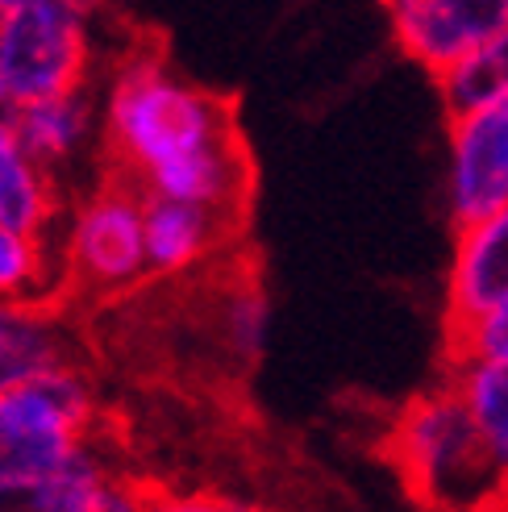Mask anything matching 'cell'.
I'll return each mask as SVG.
<instances>
[{
	"label": "cell",
	"mask_w": 508,
	"mask_h": 512,
	"mask_svg": "<svg viewBox=\"0 0 508 512\" xmlns=\"http://www.w3.org/2000/svg\"><path fill=\"white\" fill-rule=\"evenodd\" d=\"M117 179L142 196L184 200L238 221L254 171L234 105L175 75L155 46L130 50L100 105Z\"/></svg>",
	"instance_id": "1"
},
{
	"label": "cell",
	"mask_w": 508,
	"mask_h": 512,
	"mask_svg": "<svg viewBox=\"0 0 508 512\" xmlns=\"http://www.w3.org/2000/svg\"><path fill=\"white\" fill-rule=\"evenodd\" d=\"M388 458L425 512H508V475L450 383L392 417Z\"/></svg>",
	"instance_id": "2"
},
{
	"label": "cell",
	"mask_w": 508,
	"mask_h": 512,
	"mask_svg": "<svg viewBox=\"0 0 508 512\" xmlns=\"http://www.w3.org/2000/svg\"><path fill=\"white\" fill-rule=\"evenodd\" d=\"M92 9L80 0H9L0 21V75L9 88V113L88 92L96 59Z\"/></svg>",
	"instance_id": "3"
},
{
	"label": "cell",
	"mask_w": 508,
	"mask_h": 512,
	"mask_svg": "<svg viewBox=\"0 0 508 512\" xmlns=\"http://www.w3.org/2000/svg\"><path fill=\"white\" fill-rule=\"evenodd\" d=\"M96 388L67 363L0 396V483L63 471L96 442Z\"/></svg>",
	"instance_id": "4"
},
{
	"label": "cell",
	"mask_w": 508,
	"mask_h": 512,
	"mask_svg": "<svg viewBox=\"0 0 508 512\" xmlns=\"http://www.w3.org/2000/svg\"><path fill=\"white\" fill-rule=\"evenodd\" d=\"M63 259L75 284L96 296H117L138 288L150 275L142 192L130 188L125 179H109L92 196H84L67 221Z\"/></svg>",
	"instance_id": "5"
},
{
	"label": "cell",
	"mask_w": 508,
	"mask_h": 512,
	"mask_svg": "<svg viewBox=\"0 0 508 512\" xmlns=\"http://www.w3.org/2000/svg\"><path fill=\"white\" fill-rule=\"evenodd\" d=\"M384 17L400 55L442 80L508 30V0H388Z\"/></svg>",
	"instance_id": "6"
},
{
	"label": "cell",
	"mask_w": 508,
	"mask_h": 512,
	"mask_svg": "<svg viewBox=\"0 0 508 512\" xmlns=\"http://www.w3.org/2000/svg\"><path fill=\"white\" fill-rule=\"evenodd\" d=\"M508 204V96L454 113L446 125V213L459 225Z\"/></svg>",
	"instance_id": "7"
},
{
	"label": "cell",
	"mask_w": 508,
	"mask_h": 512,
	"mask_svg": "<svg viewBox=\"0 0 508 512\" xmlns=\"http://www.w3.org/2000/svg\"><path fill=\"white\" fill-rule=\"evenodd\" d=\"M508 300V204L454 229L446 267V334L479 321Z\"/></svg>",
	"instance_id": "8"
},
{
	"label": "cell",
	"mask_w": 508,
	"mask_h": 512,
	"mask_svg": "<svg viewBox=\"0 0 508 512\" xmlns=\"http://www.w3.org/2000/svg\"><path fill=\"white\" fill-rule=\"evenodd\" d=\"M230 217L184 200L142 196V229H146V267L150 275H188L205 267L234 234Z\"/></svg>",
	"instance_id": "9"
},
{
	"label": "cell",
	"mask_w": 508,
	"mask_h": 512,
	"mask_svg": "<svg viewBox=\"0 0 508 512\" xmlns=\"http://www.w3.org/2000/svg\"><path fill=\"white\" fill-rule=\"evenodd\" d=\"M67 363V329L46 304H0V396Z\"/></svg>",
	"instance_id": "10"
},
{
	"label": "cell",
	"mask_w": 508,
	"mask_h": 512,
	"mask_svg": "<svg viewBox=\"0 0 508 512\" xmlns=\"http://www.w3.org/2000/svg\"><path fill=\"white\" fill-rule=\"evenodd\" d=\"M9 121H13L21 150L50 175L55 167L75 163L88 150L92 130H96V100L88 92H71V96L25 105L9 113Z\"/></svg>",
	"instance_id": "11"
},
{
	"label": "cell",
	"mask_w": 508,
	"mask_h": 512,
	"mask_svg": "<svg viewBox=\"0 0 508 512\" xmlns=\"http://www.w3.org/2000/svg\"><path fill=\"white\" fill-rule=\"evenodd\" d=\"M113 475L109 454L92 442L63 471L0 483V512H88Z\"/></svg>",
	"instance_id": "12"
},
{
	"label": "cell",
	"mask_w": 508,
	"mask_h": 512,
	"mask_svg": "<svg viewBox=\"0 0 508 512\" xmlns=\"http://www.w3.org/2000/svg\"><path fill=\"white\" fill-rule=\"evenodd\" d=\"M59 196L50 175L25 155L9 113H0V229H17V234H46L55 221Z\"/></svg>",
	"instance_id": "13"
},
{
	"label": "cell",
	"mask_w": 508,
	"mask_h": 512,
	"mask_svg": "<svg viewBox=\"0 0 508 512\" xmlns=\"http://www.w3.org/2000/svg\"><path fill=\"white\" fill-rule=\"evenodd\" d=\"M446 367H450L446 383L459 392L479 438L488 442L492 458L508 475V367L496 363H446Z\"/></svg>",
	"instance_id": "14"
},
{
	"label": "cell",
	"mask_w": 508,
	"mask_h": 512,
	"mask_svg": "<svg viewBox=\"0 0 508 512\" xmlns=\"http://www.w3.org/2000/svg\"><path fill=\"white\" fill-rule=\"evenodd\" d=\"M271 334V300L254 275H238L230 288L217 296V338L221 350L238 367H250L263 354Z\"/></svg>",
	"instance_id": "15"
},
{
	"label": "cell",
	"mask_w": 508,
	"mask_h": 512,
	"mask_svg": "<svg viewBox=\"0 0 508 512\" xmlns=\"http://www.w3.org/2000/svg\"><path fill=\"white\" fill-rule=\"evenodd\" d=\"M442 105L446 113H467L479 105H492V100L508 96V30L496 34L479 55H471L463 67H454L450 75L438 80Z\"/></svg>",
	"instance_id": "16"
},
{
	"label": "cell",
	"mask_w": 508,
	"mask_h": 512,
	"mask_svg": "<svg viewBox=\"0 0 508 512\" xmlns=\"http://www.w3.org/2000/svg\"><path fill=\"white\" fill-rule=\"evenodd\" d=\"M46 279V242L38 234L0 229V304H38Z\"/></svg>",
	"instance_id": "17"
},
{
	"label": "cell",
	"mask_w": 508,
	"mask_h": 512,
	"mask_svg": "<svg viewBox=\"0 0 508 512\" xmlns=\"http://www.w3.org/2000/svg\"><path fill=\"white\" fill-rule=\"evenodd\" d=\"M446 363H496L508 367V300L479 321L446 334Z\"/></svg>",
	"instance_id": "18"
},
{
	"label": "cell",
	"mask_w": 508,
	"mask_h": 512,
	"mask_svg": "<svg viewBox=\"0 0 508 512\" xmlns=\"http://www.w3.org/2000/svg\"><path fill=\"white\" fill-rule=\"evenodd\" d=\"M155 496H159L155 483L134 479V475H113L88 512H150L155 508Z\"/></svg>",
	"instance_id": "19"
},
{
	"label": "cell",
	"mask_w": 508,
	"mask_h": 512,
	"mask_svg": "<svg viewBox=\"0 0 508 512\" xmlns=\"http://www.w3.org/2000/svg\"><path fill=\"white\" fill-rule=\"evenodd\" d=\"M150 512H259L246 500H234L225 492H163L155 496V508Z\"/></svg>",
	"instance_id": "20"
},
{
	"label": "cell",
	"mask_w": 508,
	"mask_h": 512,
	"mask_svg": "<svg viewBox=\"0 0 508 512\" xmlns=\"http://www.w3.org/2000/svg\"><path fill=\"white\" fill-rule=\"evenodd\" d=\"M13 105H9V88H5V75H0V113H9Z\"/></svg>",
	"instance_id": "21"
}]
</instances>
